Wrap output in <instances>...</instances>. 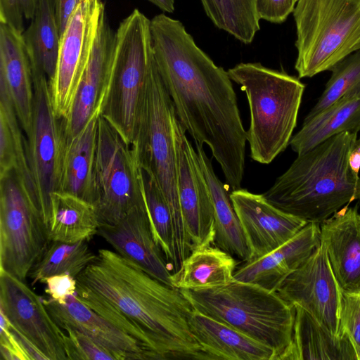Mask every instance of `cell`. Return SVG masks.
Listing matches in <instances>:
<instances>
[{"label": "cell", "instance_id": "cell-5", "mask_svg": "<svg viewBox=\"0 0 360 360\" xmlns=\"http://www.w3.org/2000/svg\"><path fill=\"white\" fill-rule=\"evenodd\" d=\"M180 290L194 309L271 347L275 360L291 342L295 307L277 292L235 280L212 289Z\"/></svg>", "mask_w": 360, "mask_h": 360}, {"label": "cell", "instance_id": "cell-2", "mask_svg": "<svg viewBox=\"0 0 360 360\" xmlns=\"http://www.w3.org/2000/svg\"><path fill=\"white\" fill-rule=\"evenodd\" d=\"M76 279L136 325L160 359H208L191 331L193 308L180 289L109 249H99Z\"/></svg>", "mask_w": 360, "mask_h": 360}, {"label": "cell", "instance_id": "cell-34", "mask_svg": "<svg viewBox=\"0 0 360 360\" xmlns=\"http://www.w3.org/2000/svg\"><path fill=\"white\" fill-rule=\"evenodd\" d=\"M139 168L155 238L173 270L175 263L174 225L169 205L152 173L139 165Z\"/></svg>", "mask_w": 360, "mask_h": 360}, {"label": "cell", "instance_id": "cell-22", "mask_svg": "<svg viewBox=\"0 0 360 360\" xmlns=\"http://www.w3.org/2000/svg\"><path fill=\"white\" fill-rule=\"evenodd\" d=\"M0 82L9 91L27 136L32 124L34 100L31 65L22 33L3 22H0Z\"/></svg>", "mask_w": 360, "mask_h": 360}, {"label": "cell", "instance_id": "cell-19", "mask_svg": "<svg viewBox=\"0 0 360 360\" xmlns=\"http://www.w3.org/2000/svg\"><path fill=\"white\" fill-rule=\"evenodd\" d=\"M51 316L61 328H71L91 338L110 350L116 360L155 359L138 340L89 307L76 295L64 303L44 300Z\"/></svg>", "mask_w": 360, "mask_h": 360}, {"label": "cell", "instance_id": "cell-25", "mask_svg": "<svg viewBox=\"0 0 360 360\" xmlns=\"http://www.w3.org/2000/svg\"><path fill=\"white\" fill-rule=\"evenodd\" d=\"M292 340L278 360H357L348 337L335 338L323 325L300 306H294Z\"/></svg>", "mask_w": 360, "mask_h": 360}, {"label": "cell", "instance_id": "cell-15", "mask_svg": "<svg viewBox=\"0 0 360 360\" xmlns=\"http://www.w3.org/2000/svg\"><path fill=\"white\" fill-rule=\"evenodd\" d=\"M0 311L47 360H68L65 333L25 281L0 271Z\"/></svg>", "mask_w": 360, "mask_h": 360}, {"label": "cell", "instance_id": "cell-8", "mask_svg": "<svg viewBox=\"0 0 360 360\" xmlns=\"http://www.w3.org/2000/svg\"><path fill=\"white\" fill-rule=\"evenodd\" d=\"M154 62L150 20L135 8L115 31L110 91L101 113L131 147Z\"/></svg>", "mask_w": 360, "mask_h": 360}, {"label": "cell", "instance_id": "cell-4", "mask_svg": "<svg viewBox=\"0 0 360 360\" xmlns=\"http://www.w3.org/2000/svg\"><path fill=\"white\" fill-rule=\"evenodd\" d=\"M227 72L247 96L250 157L259 163L269 164L290 143L305 85L299 78L260 63H240Z\"/></svg>", "mask_w": 360, "mask_h": 360}, {"label": "cell", "instance_id": "cell-36", "mask_svg": "<svg viewBox=\"0 0 360 360\" xmlns=\"http://www.w3.org/2000/svg\"><path fill=\"white\" fill-rule=\"evenodd\" d=\"M63 330L68 360H116L110 350L84 333L71 328Z\"/></svg>", "mask_w": 360, "mask_h": 360}, {"label": "cell", "instance_id": "cell-46", "mask_svg": "<svg viewBox=\"0 0 360 360\" xmlns=\"http://www.w3.org/2000/svg\"><path fill=\"white\" fill-rule=\"evenodd\" d=\"M64 0H54V2H55V5H57L60 3H61L62 1H63Z\"/></svg>", "mask_w": 360, "mask_h": 360}, {"label": "cell", "instance_id": "cell-35", "mask_svg": "<svg viewBox=\"0 0 360 360\" xmlns=\"http://www.w3.org/2000/svg\"><path fill=\"white\" fill-rule=\"evenodd\" d=\"M330 71L332 74L324 91L305 119L314 117L344 96H360V50L340 60Z\"/></svg>", "mask_w": 360, "mask_h": 360}, {"label": "cell", "instance_id": "cell-32", "mask_svg": "<svg viewBox=\"0 0 360 360\" xmlns=\"http://www.w3.org/2000/svg\"><path fill=\"white\" fill-rule=\"evenodd\" d=\"M96 257L86 241H50L29 276L32 285L40 283L45 277L58 274H67L77 278Z\"/></svg>", "mask_w": 360, "mask_h": 360}, {"label": "cell", "instance_id": "cell-18", "mask_svg": "<svg viewBox=\"0 0 360 360\" xmlns=\"http://www.w3.org/2000/svg\"><path fill=\"white\" fill-rule=\"evenodd\" d=\"M98 234L120 255L173 286L172 268L155 238L146 202L132 208L115 224L99 226Z\"/></svg>", "mask_w": 360, "mask_h": 360}, {"label": "cell", "instance_id": "cell-17", "mask_svg": "<svg viewBox=\"0 0 360 360\" xmlns=\"http://www.w3.org/2000/svg\"><path fill=\"white\" fill-rule=\"evenodd\" d=\"M115 37L105 10L71 112L61 120L65 135L77 134L94 116L101 115L110 91Z\"/></svg>", "mask_w": 360, "mask_h": 360}, {"label": "cell", "instance_id": "cell-38", "mask_svg": "<svg viewBox=\"0 0 360 360\" xmlns=\"http://www.w3.org/2000/svg\"><path fill=\"white\" fill-rule=\"evenodd\" d=\"M297 0H256L259 19L280 24L293 12Z\"/></svg>", "mask_w": 360, "mask_h": 360}, {"label": "cell", "instance_id": "cell-21", "mask_svg": "<svg viewBox=\"0 0 360 360\" xmlns=\"http://www.w3.org/2000/svg\"><path fill=\"white\" fill-rule=\"evenodd\" d=\"M323 245L343 291L360 292V213L358 206H344L320 224Z\"/></svg>", "mask_w": 360, "mask_h": 360}, {"label": "cell", "instance_id": "cell-11", "mask_svg": "<svg viewBox=\"0 0 360 360\" xmlns=\"http://www.w3.org/2000/svg\"><path fill=\"white\" fill-rule=\"evenodd\" d=\"M33 111L27 147L30 169L35 184L40 214L48 226L51 194L57 191L60 175L64 129L53 106L48 79L34 76Z\"/></svg>", "mask_w": 360, "mask_h": 360}, {"label": "cell", "instance_id": "cell-37", "mask_svg": "<svg viewBox=\"0 0 360 360\" xmlns=\"http://www.w3.org/2000/svg\"><path fill=\"white\" fill-rule=\"evenodd\" d=\"M340 326L342 333L349 339L360 360V292L342 290Z\"/></svg>", "mask_w": 360, "mask_h": 360}, {"label": "cell", "instance_id": "cell-33", "mask_svg": "<svg viewBox=\"0 0 360 360\" xmlns=\"http://www.w3.org/2000/svg\"><path fill=\"white\" fill-rule=\"evenodd\" d=\"M214 25L240 41L250 44L259 30L256 0H200Z\"/></svg>", "mask_w": 360, "mask_h": 360}, {"label": "cell", "instance_id": "cell-39", "mask_svg": "<svg viewBox=\"0 0 360 360\" xmlns=\"http://www.w3.org/2000/svg\"><path fill=\"white\" fill-rule=\"evenodd\" d=\"M40 283L46 284L45 292L49 295V298L58 303H64L70 295H76L77 279L69 274L45 277Z\"/></svg>", "mask_w": 360, "mask_h": 360}, {"label": "cell", "instance_id": "cell-41", "mask_svg": "<svg viewBox=\"0 0 360 360\" xmlns=\"http://www.w3.org/2000/svg\"><path fill=\"white\" fill-rule=\"evenodd\" d=\"M24 18L21 0H0V22L8 24L22 33Z\"/></svg>", "mask_w": 360, "mask_h": 360}, {"label": "cell", "instance_id": "cell-27", "mask_svg": "<svg viewBox=\"0 0 360 360\" xmlns=\"http://www.w3.org/2000/svg\"><path fill=\"white\" fill-rule=\"evenodd\" d=\"M237 262L233 256L214 242L193 249L172 273L174 287L202 290L224 286L234 281Z\"/></svg>", "mask_w": 360, "mask_h": 360}, {"label": "cell", "instance_id": "cell-26", "mask_svg": "<svg viewBox=\"0 0 360 360\" xmlns=\"http://www.w3.org/2000/svg\"><path fill=\"white\" fill-rule=\"evenodd\" d=\"M21 129L9 91L0 82V177L15 172L41 217L37 189L29 163L27 139Z\"/></svg>", "mask_w": 360, "mask_h": 360}, {"label": "cell", "instance_id": "cell-14", "mask_svg": "<svg viewBox=\"0 0 360 360\" xmlns=\"http://www.w3.org/2000/svg\"><path fill=\"white\" fill-rule=\"evenodd\" d=\"M177 118L173 119L177 189L182 219L191 251L214 240L211 195L196 150Z\"/></svg>", "mask_w": 360, "mask_h": 360}, {"label": "cell", "instance_id": "cell-12", "mask_svg": "<svg viewBox=\"0 0 360 360\" xmlns=\"http://www.w3.org/2000/svg\"><path fill=\"white\" fill-rule=\"evenodd\" d=\"M105 10L102 0H80L60 36L56 73L49 84L54 111L60 120L71 112Z\"/></svg>", "mask_w": 360, "mask_h": 360}, {"label": "cell", "instance_id": "cell-31", "mask_svg": "<svg viewBox=\"0 0 360 360\" xmlns=\"http://www.w3.org/2000/svg\"><path fill=\"white\" fill-rule=\"evenodd\" d=\"M22 37L32 77L44 76L50 84L56 73L60 38L55 18L54 0H38L35 13Z\"/></svg>", "mask_w": 360, "mask_h": 360}, {"label": "cell", "instance_id": "cell-28", "mask_svg": "<svg viewBox=\"0 0 360 360\" xmlns=\"http://www.w3.org/2000/svg\"><path fill=\"white\" fill-rule=\"evenodd\" d=\"M195 145L212 202L215 233L214 243L231 255L247 262L250 252L230 198L229 188L216 175L212 160L206 155L203 146Z\"/></svg>", "mask_w": 360, "mask_h": 360}, {"label": "cell", "instance_id": "cell-42", "mask_svg": "<svg viewBox=\"0 0 360 360\" xmlns=\"http://www.w3.org/2000/svg\"><path fill=\"white\" fill-rule=\"evenodd\" d=\"M79 1L80 0H64L55 5V18L60 36L65 30Z\"/></svg>", "mask_w": 360, "mask_h": 360}, {"label": "cell", "instance_id": "cell-30", "mask_svg": "<svg viewBox=\"0 0 360 360\" xmlns=\"http://www.w3.org/2000/svg\"><path fill=\"white\" fill-rule=\"evenodd\" d=\"M359 131L360 96H344L314 117L304 118L289 145L298 155L338 134Z\"/></svg>", "mask_w": 360, "mask_h": 360}, {"label": "cell", "instance_id": "cell-40", "mask_svg": "<svg viewBox=\"0 0 360 360\" xmlns=\"http://www.w3.org/2000/svg\"><path fill=\"white\" fill-rule=\"evenodd\" d=\"M0 354L4 360H29L18 340L11 332L9 322L5 315L0 311Z\"/></svg>", "mask_w": 360, "mask_h": 360}, {"label": "cell", "instance_id": "cell-20", "mask_svg": "<svg viewBox=\"0 0 360 360\" xmlns=\"http://www.w3.org/2000/svg\"><path fill=\"white\" fill-rule=\"evenodd\" d=\"M320 244V224L308 222L280 247L256 259L245 262L235 271L234 280L276 292L283 281L303 264Z\"/></svg>", "mask_w": 360, "mask_h": 360}, {"label": "cell", "instance_id": "cell-29", "mask_svg": "<svg viewBox=\"0 0 360 360\" xmlns=\"http://www.w3.org/2000/svg\"><path fill=\"white\" fill-rule=\"evenodd\" d=\"M99 221L94 205L73 194H51L47 226L49 241L75 243L88 241L98 233Z\"/></svg>", "mask_w": 360, "mask_h": 360}, {"label": "cell", "instance_id": "cell-23", "mask_svg": "<svg viewBox=\"0 0 360 360\" xmlns=\"http://www.w3.org/2000/svg\"><path fill=\"white\" fill-rule=\"evenodd\" d=\"M188 324L208 359L275 360L271 347L194 309Z\"/></svg>", "mask_w": 360, "mask_h": 360}, {"label": "cell", "instance_id": "cell-45", "mask_svg": "<svg viewBox=\"0 0 360 360\" xmlns=\"http://www.w3.org/2000/svg\"><path fill=\"white\" fill-rule=\"evenodd\" d=\"M354 146L360 150V138L356 139Z\"/></svg>", "mask_w": 360, "mask_h": 360}, {"label": "cell", "instance_id": "cell-16", "mask_svg": "<svg viewBox=\"0 0 360 360\" xmlns=\"http://www.w3.org/2000/svg\"><path fill=\"white\" fill-rule=\"evenodd\" d=\"M230 198L250 252L248 261L280 247L308 223L276 207L262 194L240 188L231 191Z\"/></svg>", "mask_w": 360, "mask_h": 360}, {"label": "cell", "instance_id": "cell-9", "mask_svg": "<svg viewBox=\"0 0 360 360\" xmlns=\"http://www.w3.org/2000/svg\"><path fill=\"white\" fill-rule=\"evenodd\" d=\"M93 193L99 226L115 224L132 208L145 202L134 151L101 115L98 119Z\"/></svg>", "mask_w": 360, "mask_h": 360}, {"label": "cell", "instance_id": "cell-44", "mask_svg": "<svg viewBox=\"0 0 360 360\" xmlns=\"http://www.w3.org/2000/svg\"><path fill=\"white\" fill-rule=\"evenodd\" d=\"M162 11L173 13L174 11V0H148Z\"/></svg>", "mask_w": 360, "mask_h": 360}, {"label": "cell", "instance_id": "cell-24", "mask_svg": "<svg viewBox=\"0 0 360 360\" xmlns=\"http://www.w3.org/2000/svg\"><path fill=\"white\" fill-rule=\"evenodd\" d=\"M99 116H94L74 136L64 133L57 188L58 191L73 194L91 203L94 202L93 174Z\"/></svg>", "mask_w": 360, "mask_h": 360}, {"label": "cell", "instance_id": "cell-13", "mask_svg": "<svg viewBox=\"0 0 360 360\" xmlns=\"http://www.w3.org/2000/svg\"><path fill=\"white\" fill-rule=\"evenodd\" d=\"M276 292L290 304L308 311L335 338L343 335L340 326L342 290L321 243Z\"/></svg>", "mask_w": 360, "mask_h": 360}, {"label": "cell", "instance_id": "cell-1", "mask_svg": "<svg viewBox=\"0 0 360 360\" xmlns=\"http://www.w3.org/2000/svg\"><path fill=\"white\" fill-rule=\"evenodd\" d=\"M156 65L178 120L195 144H207L231 191L241 188L247 133L228 72L165 13L150 20Z\"/></svg>", "mask_w": 360, "mask_h": 360}, {"label": "cell", "instance_id": "cell-6", "mask_svg": "<svg viewBox=\"0 0 360 360\" xmlns=\"http://www.w3.org/2000/svg\"><path fill=\"white\" fill-rule=\"evenodd\" d=\"M174 103L155 60L149 71L132 148L138 164L149 170L160 187L172 214L175 264L181 265L191 248L185 231L177 189L176 154L173 133Z\"/></svg>", "mask_w": 360, "mask_h": 360}, {"label": "cell", "instance_id": "cell-3", "mask_svg": "<svg viewBox=\"0 0 360 360\" xmlns=\"http://www.w3.org/2000/svg\"><path fill=\"white\" fill-rule=\"evenodd\" d=\"M356 139V133L342 132L298 154L263 196L281 210L318 224L360 200V176L349 163Z\"/></svg>", "mask_w": 360, "mask_h": 360}, {"label": "cell", "instance_id": "cell-7", "mask_svg": "<svg viewBox=\"0 0 360 360\" xmlns=\"http://www.w3.org/2000/svg\"><path fill=\"white\" fill-rule=\"evenodd\" d=\"M292 13L299 78L330 70L360 50V0H297Z\"/></svg>", "mask_w": 360, "mask_h": 360}, {"label": "cell", "instance_id": "cell-43", "mask_svg": "<svg viewBox=\"0 0 360 360\" xmlns=\"http://www.w3.org/2000/svg\"><path fill=\"white\" fill-rule=\"evenodd\" d=\"M25 18L31 20L36 11L38 0H21Z\"/></svg>", "mask_w": 360, "mask_h": 360}, {"label": "cell", "instance_id": "cell-10", "mask_svg": "<svg viewBox=\"0 0 360 360\" xmlns=\"http://www.w3.org/2000/svg\"><path fill=\"white\" fill-rule=\"evenodd\" d=\"M49 242L15 172L0 177V271L25 281Z\"/></svg>", "mask_w": 360, "mask_h": 360}]
</instances>
